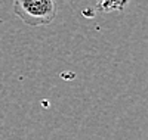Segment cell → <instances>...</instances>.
<instances>
[{
	"label": "cell",
	"instance_id": "cell-1",
	"mask_svg": "<svg viewBox=\"0 0 148 140\" xmlns=\"http://www.w3.org/2000/svg\"><path fill=\"white\" fill-rule=\"evenodd\" d=\"M14 14L30 27H42L52 24L58 9L55 0H14Z\"/></svg>",
	"mask_w": 148,
	"mask_h": 140
},
{
	"label": "cell",
	"instance_id": "cell-2",
	"mask_svg": "<svg viewBox=\"0 0 148 140\" xmlns=\"http://www.w3.org/2000/svg\"><path fill=\"white\" fill-rule=\"evenodd\" d=\"M96 6L101 12H113V10H121L129 0H95Z\"/></svg>",
	"mask_w": 148,
	"mask_h": 140
}]
</instances>
